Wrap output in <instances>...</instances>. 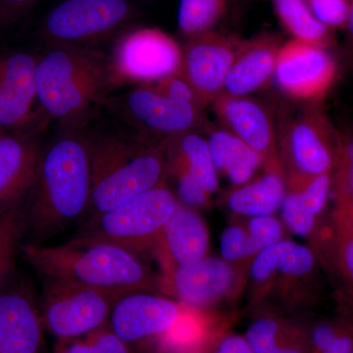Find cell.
<instances>
[{"mask_svg": "<svg viewBox=\"0 0 353 353\" xmlns=\"http://www.w3.org/2000/svg\"><path fill=\"white\" fill-rule=\"evenodd\" d=\"M57 353H129L128 343L121 340L112 330L101 328L90 333L85 341L63 340Z\"/></svg>", "mask_w": 353, "mask_h": 353, "instance_id": "31", "label": "cell"}, {"mask_svg": "<svg viewBox=\"0 0 353 353\" xmlns=\"http://www.w3.org/2000/svg\"><path fill=\"white\" fill-rule=\"evenodd\" d=\"M243 39L212 31L188 39L183 48L181 74L205 108L222 92L225 81Z\"/></svg>", "mask_w": 353, "mask_h": 353, "instance_id": "12", "label": "cell"}, {"mask_svg": "<svg viewBox=\"0 0 353 353\" xmlns=\"http://www.w3.org/2000/svg\"><path fill=\"white\" fill-rule=\"evenodd\" d=\"M280 37L262 32L250 39H243L221 94L250 97L270 82L275 72Z\"/></svg>", "mask_w": 353, "mask_h": 353, "instance_id": "20", "label": "cell"}, {"mask_svg": "<svg viewBox=\"0 0 353 353\" xmlns=\"http://www.w3.org/2000/svg\"><path fill=\"white\" fill-rule=\"evenodd\" d=\"M338 262L345 281L353 287V236L336 232Z\"/></svg>", "mask_w": 353, "mask_h": 353, "instance_id": "39", "label": "cell"}, {"mask_svg": "<svg viewBox=\"0 0 353 353\" xmlns=\"http://www.w3.org/2000/svg\"><path fill=\"white\" fill-rule=\"evenodd\" d=\"M234 0H180L178 28L185 39L214 31Z\"/></svg>", "mask_w": 353, "mask_h": 353, "instance_id": "27", "label": "cell"}, {"mask_svg": "<svg viewBox=\"0 0 353 353\" xmlns=\"http://www.w3.org/2000/svg\"><path fill=\"white\" fill-rule=\"evenodd\" d=\"M334 215L336 232L353 236V204L336 205Z\"/></svg>", "mask_w": 353, "mask_h": 353, "instance_id": "43", "label": "cell"}, {"mask_svg": "<svg viewBox=\"0 0 353 353\" xmlns=\"http://www.w3.org/2000/svg\"><path fill=\"white\" fill-rule=\"evenodd\" d=\"M90 141L92 194L83 222L165 183L168 169L159 145L111 134Z\"/></svg>", "mask_w": 353, "mask_h": 353, "instance_id": "4", "label": "cell"}, {"mask_svg": "<svg viewBox=\"0 0 353 353\" xmlns=\"http://www.w3.org/2000/svg\"><path fill=\"white\" fill-rule=\"evenodd\" d=\"M178 204L173 192L162 183L85 221L75 238L111 243L139 256L152 250Z\"/></svg>", "mask_w": 353, "mask_h": 353, "instance_id": "5", "label": "cell"}, {"mask_svg": "<svg viewBox=\"0 0 353 353\" xmlns=\"http://www.w3.org/2000/svg\"><path fill=\"white\" fill-rule=\"evenodd\" d=\"M281 208L283 219L294 234L307 236L311 233L314 228L316 216L305 208L299 194L292 192L285 194Z\"/></svg>", "mask_w": 353, "mask_h": 353, "instance_id": "32", "label": "cell"}, {"mask_svg": "<svg viewBox=\"0 0 353 353\" xmlns=\"http://www.w3.org/2000/svg\"><path fill=\"white\" fill-rule=\"evenodd\" d=\"M208 248L209 234L204 221L196 211L178 204L152 252L161 262L165 273L204 259Z\"/></svg>", "mask_w": 353, "mask_h": 353, "instance_id": "19", "label": "cell"}, {"mask_svg": "<svg viewBox=\"0 0 353 353\" xmlns=\"http://www.w3.org/2000/svg\"><path fill=\"white\" fill-rule=\"evenodd\" d=\"M174 175L178 179L179 196L185 205L203 206L208 203L209 194L194 176L187 172H179Z\"/></svg>", "mask_w": 353, "mask_h": 353, "instance_id": "37", "label": "cell"}, {"mask_svg": "<svg viewBox=\"0 0 353 353\" xmlns=\"http://www.w3.org/2000/svg\"><path fill=\"white\" fill-rule=\"evenodd\" d=\"M311 11L330 29H345L352 0H306Z\"/></svg>", "mask_w": 353, "mask_h": 353, "instance_id": "33", "label": "cell"}, {"mask_svg": "<svg viewBox=\"0 0 353 353\" xmlns=\"http://www.w3.org/2000/svg\"><path fill=\"white\" fill-rule=\"evenodd\" d=\"M210 105L223 129L259 153L268 172L282 175L283 165L275 128L270 113L263 104L250 97L220 94Z\"/></svg>", "mask_w": 353, "mask_h": 353, "instance_id": "14", "label": "cell"}, {"mask_svg": "<svg viewBox=\"0 0 353 353\" xmlns=\"http://www.w3.org/2000/svg\"><path fill=\"white\" fill-rule=\"evenodd\" d=\"M116 106L132 126L163 141L201 126L202 109L185 102L172 101L158 94L150 85H139L119 99Z\"/></svg>", "mask_w": 353, "mask_h": 353, "instance_id": "11", "label": "cell"}, {"mask_svg": "<svg viewBox=\"0 0 353 353\" xmlns=\"http://www.w3.org/2000/svg\"><path fill=\"white\" fill-rule=\"evenodd\" d=\"M37 64L29 53L0 55V126L17 132L43 128L39 121L46 114L38 101Z\"/></svg>", "mask_w": 353, "mask_h": 353, "instance_id": "13", "label": "cell"}, {"mask_svg": "<svg viewBox=\"0 0 353 353\" xmlns=\"http://www.w3.org/2000/svg\"><path fill=\"white\" fill-rule=\"evenodd\" d=\"M208 353H254L245 336L224 334L221 336Z\"/></svg>", "mask_w": 353, "mask_h": 353, "instance_id": "40", "label": "cell"}, {"mask_svg": "<svg viewBox=\"0 0 353 353\" xmlns=\"http://www.w3.org/2000/svg\"><path fill=\"white\" fill-rule=\"evenodd\" d=\"M220 250L226 261H236L256 254L248 231L238 226L225 230L221 236Z\"/></svg>", "mask_w": 353, "mask_h": 353, "instance_id": "36", "label": "cell"}, {"mask_svg": "<svg viewBox=\"0 0 353 353\" xmlns=\"http://www.w3.org/2000/svg\"><path fill=\"white\" fill-rule=\"evenodd\" d=\"M158 94L163 95L172 101L192 104L204 109L201 99L197 97L196 90L185 80L182 74H174L152 83H148Z\"/></svg>", "mask_w": 353, "mask_h": 353, "instance_id": "34", "label": "cell"}, {"mask_svg": "<svg viewBox=\"0 0 353 353\" xmlns=\"http://www.w3.org/2000/svg\"><path fill=\"white\" fill-rule=\"evenodd\" d=\"M158 145L163 152L168 171L173 174L187 172L209 194L218 189L217 170L208 139L190 131L165 139Z\"/></svg>", "mask_w": 353, "mask_h": 353, "instance_id": "21", "label": "cell"}, {"mask_svg": "<svg viewBox=\"0 0 353 353\" xmlns=\"http://www.w3.org/2000/svg\"><path fill=\"white\" fill-rule=\"evenodd\" d=\"M208 141L216 170L234 185H245L263 164L259 153L223 128L212 130Z\"/></svg>", "mask_w": 353, "mask_h": 353, "instance_id": "22", "label": "cell"}, {"mask_svg": "<svg viewBox=\"0 0 353 353\" xmlns=\"http://www.w3.org/2000/svg\"><path fill=\"white\" fill-rule=\"evenodd\" d=\"M187 305L148 292L121 297L110 316L113 333L126 343L157 339L180 319Z\"/></svg>", "mask_w": 353, "mask_h": 353, "instance_id": "15", "label": "cell"}, {"mask_svg": "<svg viewBox=\"0 0 353 353\" xmlns=\"http://www.w3.org/2000/svg\"><path fill=\"white\" fill-rule=\"evenodd\" d=\"M285 196L282 175L276 172H268L259 180L232 192L228 204L236 214L252 217L271 216L281 208Z\"/></svg>", "mask_w": 353, "mask_h": 353, "instance_id": "24", "label": "cell"}, {"mask_svg": "<svg viewBox=\"0 0 353 353\" xmlns=\"http://www.w3.org/2000/svg\"><path fill=\"white\" fill-rule=\"evenodd\" d=\"M159 287L189 307L204 309L226 296L234 283L233 268L225 260L204 257L165 272Z\"/></svg>", "mask_w": 353, "mask_h": 353, "instance_id": "18", "label": "cell"}, {"mask_svg": "<svg viewBox=\"0 0 353 353\" xmlns=\"http://www.w3.org/2000/svg\"><path fill=\"white\" fill-rule=\"evenodd\" d=\"M39 131L0 138V216L22 205L31 192L43 150Z\"/></svg>", "mask_w": 353, "mask_h": 353, "instance_id": "17", "label": "cell"}, {"mask_svg": "<svg viewBox=\"0 0 353 353\" xmlns=\"http://www.w3.org/2000/svg\"><path fill=\"white\" fill-rule=\"evenodd\" d=\"M134 14L129 0H63L46 16L41 34L53 46H87L119 31Z\"/></svg>", "mask_w": 353, "mask_h": 353, "instance_id": "7", "label": "cell"}, {"mask_svg": "<svg viewBox=\"0 0 353 353\" xmlns=\"http://www.w3.org/2000/svg\"><path fill=\"white\" fill-rule=\"evenodd\" d=\"M25 234L23 204L0 216V290L15 275L16 259Z\"/></svg>", "mask_w": 353, "mask_h": 353, "instance_id": "28", "label": "cell"}, {"mask_svg": "<svg viewBox=\"0 0 353 353\" xmlns=\"http://www.w3.org/2000/svg\"><path fill=\"white\" fill-rule=\"evenodd\" d=\"M347 320L338 323H320L316 325L309 333V343H310L309 353H321L326 350L345 328Z\"/></svg>", "mask_w": 353, "mask_h": 353, "instance_id": "38", "label": "cell"}, {"mask_svg": "<svg viewBox=\"0 0 353 353\" xmlns=\"http://www.w3.org/2000/svg\"><path fill=\"white\" fill-rule=\"evenodd\" d=\"M313 265L314 256L306 246L280 241L257 254L252 265V276L259 282L267 280L277 271L290 276H303L310 272Z\"/></svg>", "mask_w": 353, "mask_h": 353, "instance_id": "26", "label": "cell"}, {"mask_svg": "<svg viewBox=\"0 0 353 353\" xmlns=\"http://www.w3.org/2000/svg\"><path fill=\"white\" fill-rule=\"evenodd\" d=\"M352 353H353V350H352Z\"/></svg>", "mask_w": 353, "mask_h": 353, "instance_id": "46", "label": "cell"}, {"mask_svg": "<svg viewBox=\"0 0 353 353\" xmlns=\"http://www.w3.org/2000/svg\"><path fill=\"white\" fill-rule=\"evenodd\" d=\"M290 192L299 194L311 214L319 215L325 208L332 189L331 173L317 176H290Z\"/></svg>", "mask_w": 353, "mask_h": 353, "instance_id": "30", "label": "cell"}, {"mask_svg": "<svg viewBox=\"0 0 353 353\" xmlns=\"http://www.w3.org/2000/svg\"><path fill=\"white\" fill-rule=\"evenodd\" d=\"M332 176L336 205L353 204V134L339 136Z\"/></svg>", "mask_w": 353, "mask_h": 353, "instance_id": "29", "label": "cell"}, {"mask_svg": "<svg viewBox=\"0 0 353 353\" xmlns=\"http://www.w3.org/2000/svg\"><path fill=\"white\" fill-rule=\"evenodd\" d=\"M280 134L281 162L287 165L290 176L333 171L339 134L316 104L289 121Z\"/></svg>", "mask_w": 353, "mask_h": 353, "instance_id": "9", "label": "cell"}, {"mask_svg": "<svg viewBox=\"0 0 353 353\" xmlns=\"http://www.w3.org/2000/svg\"><path fill=\"white\" fill-rule=\"evenodd\" d=\"M353 350V319H348L345 328L334 343L321 353H352Z\"/></svg>", "mask_w": 353, "mask_h": 353, "instance_id": "42", "label": "cell"}, {"mask_svg": "<svg viewBox=\"0 0 353 353\" xmlns=\"http://www.w3.org/2000/svg\"><path fill=\"white\" fill-rule=\"evenodd\" d=\"M276 16L292 39L326 48L333 43L332 29L320 22L306 0H272Z\"/></svg>", "mask_w": 353, "mask_h": 353, "instance_id": "25", "label": "cell"}, {"mask_svg": "<svg viewBox=\"0 0 353 353\" xmlns=\"http://www.w3.org/2000/svg\"><path fill=\"white\" fill-rule=\"evenodd\" d=\"M20 253L41 278L64 279L122 296L159 285L139 255L111 243L77 238L55 246L25 241Z\"/></svg>", "mask_w": 353, "mask_h": 353, "instance_id": "3", "label": "cell"}, {"mask_svg": "<svg viewBox=\"0 0 353 353\" xmlns=\"http://www.w3.org/2000/svg\"><path fill=\"white\" fill-rule=\"evenodd\" d=\"M109 57L118 87L148 85L181 74L183 48L157 28H139L122 34Z\"/></svg>", "mask_w": 353, "mask_h": 353, "instance_id": "8", "label": "cell"}, {"mask_svg": "<svg viewBox=\"0 0 353 353\" xmlns=\"http://www.w3.org/2000/svg\"><path fill=\"white\" fill-rule=\"evenodd\" d=\"M41 110L67 129L81 130L118 87L110 57L85 46L54 44L36 70Z\"/></svg>", "mask_w": 353, "mask_h": 353, "instance_id": "2", "label": "cell"}, {"mask_svg": "<svg viewBox=\"0 0 353 353\" xmlns=\"http://www.w3.org/2000/svg\"><path fill=\"white\" fill-rule=\"evenodd\" d=\"M336 75L328 50L292 39L279 50L273 78L285 97L311 105L326 95Z\"/></svg>", "mask_w": 353, "mask_h": 353, "instance_id": "10", "label": "cell"}, {"mask_svg": "<svg viewBox=\"0 0 353 353\" xmlns=\"http://www.w3.org/2000/svg\"><path fill=\"white\" fill-rule=\"evenodd\" d=\"M234 1H236V0H234Z\"/></svg>", "mask_w": 353, "mask_h": 353, "instance_id": "47", "label": "cell"}, {"mask_svg": "<svg viewBox=\"0 0 353 353\" xmlns=\"http://www.w3.org/2000/svg\"><path fill=\"white\" fill-rule=\"evenodd\" d=\"M1 128H2V127H1V126H0V138H1L2 134H1Z\"/></svg>", "mask_w": 353, "mask_h": 353, "instance_id": "45", "label": "cell"}, {"mask_svg": "<svg viewBox=\"0 0 353 353\" xmlns=\"http://www.w3.org/2000/svg\"><path fill=\"white\" fill-rule=\"evenodd\" d=\"M43 323L61 340H71L101 328L115 303L125 296L64 279L43 277Z\"/></svg>", "mask_w": 353, "mask_h": 353, "instance_id": "6", "label": "cell"}, {"mask_svg": "<svg viewBox=\"0 0 353 353\" xmlns=\"http://www.w3.org/2000/svg\"><path fill=\"white\" fill-rule=\"evenodd\" d=\"M248 233L256 254L282 241V226L272 216L252 217L248 223Z\"/></svg>", "mask_w": 353, "mask_h": 353, "instance_id": "35", "label": "cell"}, {"mask_svg": "<svg viewBox=\"0 0 353 353\" xmlns=\"http://www.w3.org/2000/svg\"><path fill=\"white\" fill-rule=\"evenodd\" d=\"M90 194V138L68 129L43 146L36 181L23 203L26 243H41L83 222Z\"/></svg>", "mask_w": 353, "mask_h": 353, "instance_id": "1", "label": "cell"}, {"mask_svg": "<svg viewBox=\"0 0 353 353\" xmlns=\"http://www.w3.org/2000/svg\"><path fill=\"white\" fill-rule=\"evenodd\" d=\"M310 330L273 317L255 320L245 339L254 353H309Z\"/></svg>", "mask_w": 353, "mask_h": 353, "instance_id": "23", "label": "cell"}, {"mask_svg": "<svg viewBox=\"0 0 353 353\" xmlns=\"http://www.w3.org/2000/svg\"><path fill=\"white\" fill-rule=\"evenodd\" d=\"M43 326L31 287L13 277L0 290V353H38Z\"/></svg>", "mask_w": 353, "mask_h": 353, "instance_id": "16", "label": "cell"}, {"mask_svg": "<svg viewBox=\"0 0 353 353\" xmlns=\"http://www.w3.org/2000/svg\"><path fill=\"white\" fill-rule=\"evenodd\" d=\"M345 30H347V46L350 50L353 52V0L352 3V8H350V16H348L347 24V27H345Z\"/></svg>", "mask_w": 353, "mask_h": 353, "instance_id": "44", "label": "cell"}, {"mask_svg": "<svg viewBox=\"0 0 353 353\" xmlns=\"http://www.w3.org/2000/svg\"><path fill=\"white\" fill-rule=\"evenodd\" d=\"M39 0H0V24L7 25L20 18Z\"/></svg>", "mask_w": 353, "mask_h": 353, "instance_id": "41", "label": "cell"}]
</instances>
